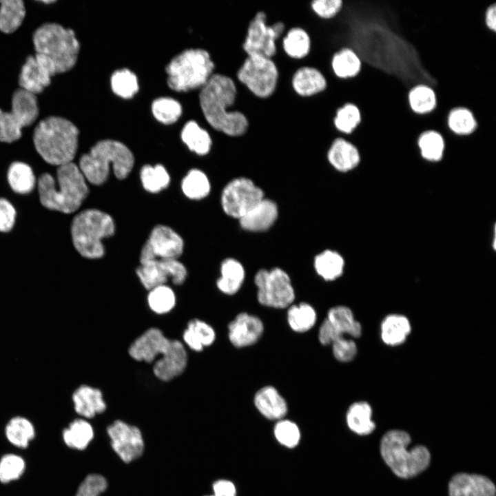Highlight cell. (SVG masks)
<instances>
[{"mask_svg":"<svg viewBox=\"0 0 496 496\" xmlns=\"http://www.w3.org/2000/svg\"><path fill=\"white\" fill-rule=\"evenodd\" d=\"M140 180L145 191L156 194L169 186L170 176L166 168L161 164L154 166L145 165L140 170Z\"/></svg>","mask_w":496,"mask_h":496,"instance_id":"43","label":"cell"},{"mask_svg":"<svg viewBox=\"0 0 496 496\" xmlns=\"http://www.w3.org/2000/svg\"><path fill=\"white\" fill-rule=\"evenodd\" d=\"M343 0H312L311 8L320 19L329 20L335 17L342 8Z\"/></svg>","mask_w":496,"mask_h":496,"instance_id":"53","label":"cell"},{"mask_svg":"<svg viewBox=\"0 0 496 496\" xmlns=\"http://www.w3.org/2000/svg\"><path fill=\"white\" fill-rule=\"evenodd\" d=\"M344 337L325 318L322 322L318 334L320 343L323 346L331 345L336 340Z\"/></svg>","mask_w":496,"mask_h":496,"instance_id":"56","label":"cell"},{"mask_svg":"<svg viewBox=\"0 0 496 496\" xmlns=\"http://www.w3.org/2000/svg\"><path fill=\"white\" fill-rule=\"evenodd\" d=\"M313 266L318 275L323 280L333 281L342 275L344 260L336 251L326 249L315 257Z\"/></svg>","mask_w":496,"mask_h":496,"instance_id":"35","label":"cell"},{"mask_svg":"<svg viewBox=\"0 0 496 496\" xmlns=\"http://www.w3.org/2000/svg\"><path fill=\"white\" fill-rule=\"evenodd\" d=\"M25 462L14 454L3 455L0 460V482L8 483L18 479L23 473Z\"/></svg>","mask_w":496,"mask_h":496,"instance_id":"51","label":"cell"},{"mask_svg":"<svg viewBox=\"0 0 496 496\" xmlns=\"http://www.w3.org/2000/svg\"><path fill=\"white\" fill-rule=\"evenodd\" d=\"M291 86L293 91L301 97H311L322 92L327 87V80L317 68L304 66L298 68L293 74Z\"/></svg>","mask_w":496,"mask_h":496,"instance_id":"26","label":"cell"},{"mask_svg":"<svg viewBox=\"0 0 496 496\" xmlns=\"http://www.w3.org/2000/svg\"><path fill=\"white\" fill-rule=\"evenodd\" d=\"M39 113L35 94L21 88L14 91L12 96L11 110L0 109V141L12 143L21 136V130L31 125Z\"/></svg>","mask_w":496,"mask_h":496,"instance_id":"9","label":"cell"},{"mask_svg":"<svg viewBox=\"0 0 496 496\" xmlns=\"http://www.w3.org/2000/svg\"><path fill=\"white\" fill-rule=\"evenodd\" d=\"M58 74L54 63L46 56L35 53L29 55L22 65L19 76L20 88L33 94H40Z\"/></svg>","mask_w":496,"mask_h":496,"instance_id":"16","label":"cell"},{"mask_svg":"<svg viewBox=\"0 0 496 496\" xmlns=\"http://www.w3.org/2000/svg\"><path fill=\"white\" fill-rule=\"evenodd\" d=\"M134 165V156L123 143L112 139L97 142L87 154L79 159V167L90 183L101 185L105 183L110 168L119 180L126 178Z\"/></svg>","mask_w":496,"mask_h":496,"instance_id":"3","label":"cell"},{"mask_svg":"<svg viewBox=\"0 0 496 496\" xmlns=\"http://www.w3.org/2000/svg\"><path fill=\"white\" fill-rule=\"evenodd\" d=\"M326 318L343 336L357 338L361 336L362 325L354 317L352 310L347 306L337 305L330 308Z\"/></svg>","mask_w":496,"mask_h":496,"instance_id":"30","label":"cell"},{"mask_svg":"<svg viewBox=\"0 0 496 496\" xmlns=\"http://www.w3.org/2000/svg\"><path fill=\"white\" fill-rule=\"evenodd\" d=\"M214 70L215 64L207 50H186L174 57L167 65V84L178 92L200 89Z\"/></svg>","mask_w":496,"mask_h":496,"instance_id":"8","label":"cell"},{"mask_svg":"<svg viewBox=\"0 0 496 496\" xmlns=\"http://www.w3.org/2000/svg\"><path fill=\"white\" fill-rule=\"evenodd\" d=\"M183 249L184 241L175 230L158 225L152 229L141 250L140 264L154 260L178 259Z\"/></svg>","mask_w":496,"mask_h":496,"instance_id":"14","label":"cell"},{"mask_svg":"<svg viewBox=\"0 0 496 496\" xmlns=\"http://www.w3.org/2000/svg\"><path fill=\"white\" fill-rule=\"evenodd\" d=\"M228 338L236 348H244L256 344L263 334L262 320L253 314L241 312L228 324Z\"/></svg>","mask_w":496,"mask_h":496,"instance_id":"20","label":"cell"},{"mask_svg":"<svg viewBox=\"0 0 496 496\" xmlns=\"http://www.w3.org/2000/svg\"><path fill=\"white\" fill-rule=\"evenodd\" d=\"M220 270V276L216 280L217 288L225 295L236 294L245 280V271L243 265L238 260L228 258L221 262Z\"/></svg>","mask_w":496,"mask_h":496,"instance_id":"29","label":"cell"},{"mask_svg":"<svg viewBox=\"0 0 496 496\" xmlns=\"http://www.w3.org/2000/svg\"><path fill=\"white\" fill-rule=\"evenodd\" d=\"M408 102L411 110L417 114L431 112L436 107L437 99L434 90L424 84L413 86L408 92Z\"/></svg>","mask_w":496,"mask_h":496,"instance_id":"44","label":"cell"},{"mask_svg":"<svg viewBox=\"0 0 496 496\" xmlns=\"http://www.w3.org/2000/svg\"><path fill=\"white\" fill-rule=\"evenodd\" d=\"M446 123L453 134L462 136L471 134L477 127L473 114L464 107L452 109L448 114Z\"/></svg>","mask_w":496,"mask_h":496,"instance_id":"46","label":"cell"},{"mask_svg":"<svg viewBox=\"0 0 496 496\" xmlns=\"http://www.w3.org/2000/svg\"><path fill=\"white\" fill-rule=\"evenodd\" d=\"M107 432L113 449L125 463L142 455L144 442L141 432L136 426L117 420L108 426Z\"/></svg>","mask_w":496,"mask_h":496,"instance_id":"17","label":"cell"},{"mask_svg":"<svg viewBox=\"0 0 496 496\" xmlns=\"http://www.w3.org/2000/svg\"><path fill=\"white\" fill-rule=\"evenodd\" d=\"M171 342L159 328L150 327L131 343L128 354L137 362L150 364L167 351Z\"/></svg>","mask_w":496,"mask_h":496,"instance_id":"18","label":"cell"},{"mask_svg":"<svg viewBox=\"0 0 496 496\" xmlns=\"http://www.w3.org/2000/svg\"><path fill=\"white\" fill-rule=\"evenodd\" d=\"M361 114L354 104L348 103L339 107L333 118V125L338 132L349 135L359 125Z\"/></svg>","mask_w":496,"mask_h":496,"instance_id":"47","label":"cell"},{"mask_svg":"<svg viewBox=\"0 0 496 496\" xmlns=\"http://www.w3.org/2000/svg\"><path fill=\"white\" fill-rule=\"evenodd\" d=\"M5 433L8 441L15 446L26 448L34 437L32 423L22 416L12 417L7 423Z\"/></svg>","mask_w":496,"mask_h":496,"instance_id":"41","label":"cell"},{"mask_svg":"<svg viewBox=\"0 0 496 496\" xmlns=\"http://www.w3.org/2000/svg\"><path fill=\"white\" fill-rule=\"evenodd\" d=\"M278 216L277 204L265 197L238 220L243 229L251 232H261L273 226Z\"/></svg>","mask_w":496,"mask_h":496,"instance_id":"22","label":"cell"},{"mask_svg":"<svg viewBox=\"0 0 496 496\" xmlns=\"http://www.w3.org/2000/svg\"><path fill=\"white\" fill-rule=\"evenodd\" d=\"M57 183L49 174L38 182L40 202L45 207L64 214L76 211L89 194L86 179L79 166L71 162L59 166Z\"/></svg>","mask_w":496,"mask_h":496,"instance_id":"2","label":"cell"},{"mask_svg":"<svg viewBox=\"0 0 496 496\" xmlns=\"http://www.w3.org/2000/svg\"><path fill=\"white\" fill-rule=\"evenodd\" d=\"M111 86L113 92L124 98H132L138 90L136 76L128 69L115 71L111 77Z\"/></svg>","mask_w":496,"mask_h":496,"instance_id":"48","label":"cell"},{"mask_svg":"<svg viewBox=\"0 0 496 496\" xmlns=\"http://www.w3.org/2000/svg\"><path fill=\"white\" fill-rule=\"evenodd\" d=\"M326 158L335 169L349 172L358 166L362 156L353 143L340 136L331 142L327 151Z\"/></svg>","mask_w":496,"mask_h":496,"instance_id":"23","label":"cell"},{"mask_svg":"<svg viewBox=\"0 0 496 496\" xmlns=\"http://www.w3.org/2000/svg\"><path fill=\"white\" fill-rule=\"evenodd\" d=\"M152 111L154 117L165 124L174 123L180 116L182 107L176 100L169 97H161L154 101Z\"/></svg>","mask_w":496,"mask_h":496,"instance_id":"49","label":"cell"},{"mask_svg":"<svg viewBox=\"0 0 496 496\" xmlns=\"http://www.w3.org/2000/svg\"><path fill=\"white\" fill-rule=\"evenodd\" d=\"M79 130L70 121L51 116L41 120L33 133L36 150L49 164L72 162L78 147Z\"/></svg>","mask_w":496,"mask_h":496,"instance_id":"4","label":"cell"},{"mask_svg":"<svg viewBox=\"0 0 496 496\" xmlns=\"http://www.w3.org/2000/svg\"><path fill=\"white\" fill-rule=\"evenodd\" d=\"M335 359L340 362L352 361L358 353V347L354 340L342 337L331 344Z\"/></svg>","mask_w":496,"mask_h":496,"instance_id":"52","label":"cell"},{"mask_svg":"<svg viewBox=\"0 0 496 496\" xmlns=\"http://www.w3.org/2000/svg\"><path fill=\"white\" fill-rule=\"evenodd\" d=\"M411 331V324L404 315L392 313L387 315L380 325V337L382 342L391 347L403 344Z\"/></svg>","mask_w":496,"mask_h":496,"instance_id":"28","label":"cell"},{"mask_svg":"<svg viewBox=\"0 0 496 496\" xmlns=\"http://www.w3.org/2000/svg\"><path fill=\"white\" fill-rule=\"evenodd\" d=\"M32 41L36 53L48 57L58 74L68 72L76 64L80 44L73 30L56 23H45L34 32Z\"/></svg>","mask_w":496,"mask_h":496,"instance_id":"7","label":"cell"},{"mask_svg":"<svg viewBox=\"0 0 496 496\" xmlns=\"http://www.w3.org/2000/svg\"><path fill=\"white\" fill-rule=\"evenodd\" d=\"M484 23L489 30L496 32V2L491 3L486 9Z\"/></svg>","mask_w":496,"mask_h":496,"instance_id":"58","label":"cell"},{"mask_svg":"<svg viewBox=\"0 0 496 496\" xmlns=\"http://www.w3.org/2000/svg\"><path fill=\"white\" fill-rule=\"evenodd\" d=\"M8 180L13 191L19 194L30 193L36 182L32 168L21 162L11 164L8 172Z\"/></svg>","mask_w":496,"mask_h":496,"instance_id":"45","label":"cell"},{"mask_svg":"<svg viewBox=\"0 0 496 496\" xmlns=\"http://www.w3.org/2000/svg\"><path fill=\"white\" fill-rule=\"evenodd\" d=\"M181 189L187 198L200 200L210 193L211 184L204 172L198 169H192L183 178Z\"/></svg>","mask_w":496,"mask_h":496,"instance_id":"40","label":"cell"},{"mask_svg":"<svg viewBox=\"0 0 496 496\" xmlns=\"http://www.w3.org/2000/svg\"><path fill=\"white\" fill-rule=\"evenodd\" d=\"M188 354L185 344L178 340L172 339L169 348L153 364L154 376L163 382H169L186 370Z\"/></svg>","mask_w":496,"mask_h":496,"instance_id":"19","label":"cell"},{"mask_svg":"<svg viewBox=\"0 0 496 496\" xmlns=\"http://www.w3.org/2000/svg\"><path fill=\"white\" fill-rule=\"evenodd\" d=\"M346 421L351 431L360 435H369L375 428L372 420L371 406L364 401L355 402L349 407Z\"/></svg>","mask_w":496,"mask_h":496,"instance_id":"31","label":"cell"},{"mask_svg":"<svg viewBox=\"0 0 496 496\" xmlns=\"http://www.w3.org/2000/svg\"><path fill=\"white\" fill-rule=\"evenodd\" d=\"M147 303L154 313L167 314L175 307L176 296L174 289L167 284L158 285L148 291Z\"/></svg>","mask_w":496,"mask_h":496,"instance_id":"42","label":"cell"},{"mask_svg":"<svg viewBox=\"0 0 496 496\" xmlns=\"http://www.w3.org/2000/svg\"><path fill=\"white\" fill-rule=\"evenodd\" d=\"M236 79L255 96L266 99L274 92L278 70L272 59L259 55L247 56L236 72Z\"/></svg>","mask_w":496,"mask_h":496,"instance_id":"11","label":"cell"},{"mask_svg":"<svg viewBox=\"0 0 496 496\" xmlns=\"http://www.w3.org/2000/svg\"><path fill=\"white\" fill-rule=\"evenodd\" d=\"M237 90L234 81L224 74L214 73L200 89L199 103L210 128L229 136L243 135L248 122L243 114L231 111Z\"/></svg>","mask_w":496,"mask_h":496,"instance_id":"1","label":"cell"},{"mask_svg":"<svg viewBox=\"0 0 496 496\" xmlns=\"http://www.w3.org/2000/svg\"><path fill=\"white\" fill-rule=\"evenodd\" d=\"M136 273L141 285L149 291L166 284L169 279L174 285H181L187 278V270L178 259H164L140 264Z\"/></svg>","mask_w":496,"mask_h":496,"instance_id":"15","label":"cell"},{"mask_svg":"<svg viewBox=\"0 0 496 496\" xmlns=\"http://www.w3.org/2000/svg\"><path fill=\"white\" fill-rule=\"evenodd\" d=\"M181 139L188 148L198 155L209 153L213 145L209 131L201 127L195 121L187 123L181 132Z\"/></svg>","mask_w":496,"mask_h":496,"instance_id":"32","label":"cell"},{"mask_svg":"<svg viewBox=\"0 0 496 496\" xmlns=\"http://www.w3.org/2000/svg\"><path fill=\"white\" fill-rule=\"evenodd\" d=\"M265 198L262 189L246 177L230 180L223 188L220 203L224 212L239 220Z\"/></svg>","mask_w":496,"mask_h":496,"instance_id":"13","label":"cell"},{"mask_svg":"<svg viewBox=\"0 0 496 496\" xmlns=\"http://www.w3.org/2000/svg\"><path fill=\"white\" fill-rule=\"evenodd\" d=\"M281 44L287 56L292 59L300 60L309 54L311 39L305 30L294 27L287 31L282 38Z\"/></svg>","mask_w":496,"mask_h":496,"instance_id":"34","label":"cell"},{"mask_svg":"<svg viewBox=\"0 0 496 496\" xmlns=\"http://www.w3.org/2000/svg\"><path fill=\"white\" fill-rule=\"evenodd\" d=\"M215 496H236V490L234 484L225 479L216 481L213 485Z\"/></svg>","mask_w":496,"mask_h":496,"instance_id":"57","label":"cell"},{"mask_svg":"<svg viewBox=\"0 0 496 496\" xmlns=\"http://www.w3.org/2000/svg\"><path fill=\"white\" fill-rule=\"evenodd\" d=\"M25 16L23 1L0 0V31L2 32H14L22 24Z\"/></svg>","mask_w":496,"mask_h":496,"instance_id":"37","label":"cell"},{"mask_svg":"<svg viewBox=\"0 0 496 496\" xmlns=\"http://www.w3.org/2000/svg\"><path fill=\"white\" fill-rule=\"evenodd\" d=\"M257 289L256 298L262 306L273 309H285L296 298L294 288L289 274L279 267L258 270L254 276Z\"/></svg>","mask_w":496,"mask_h":496,"instance_id":"10","label":"cell"},{"mask_svg":"<svg viewBox=\"0 0 496 496\" xmlns=\"http://www.w3.org/2000/svg\"><path fill=\"white\" fill-rule=\"evenodd\" d=\"M411 439L401 430L386 432L380 442L381 455L391 470L400 478H411L428 466L431 454L423 445L409 448Z\"/></svg>","mask_w":496,"mask_h":496,"instance_id":"5","label":"cell"},{"mask_svg":"<svg viewBox=\"0 0 496 496\" xmlns=\"http://www.w3.org/2000/svg\"><path fill=\"white\" fill-rule=\"evenodd\" d=\"M254 403L260 413L269 420L283 419L288 411L287 401L271 385L259 389L254 395Z\"/></svg>","mask_w":496,"mask_h":496,"instance_id":"25","label":"cell"},{"mask_svg":"<svg viewBox=\"0 0 496 496\" xmlns=\"http://www.w3.org/2000/svg\"><path fill=\"white\" fill-rule=\"evenodd\" d=\"M211 496H215V495H211Z\"/></svg>","mask_w":496,"mask_h":496,"instance_id":"60","label":"cell"},{"mask_svg":"<svg viewBox=\"0 0 496 496\" xmlns=\"http://www.w3.org/2000/svg\"><path fill=\"white\" fill-rule=\"evenodd\" d=\"M72 400L76 413L87 419L103 413L107 407L101 390L85 384L74 390Z\"/></svg>","mask_w":496,"mask_h":496,"instance_id":"24","label":"cell"},{"mask_svg":"<svg viewBox=\"0 0 496 496\" xmlns=\"http://www.w3.org/2000/svg\"><path fill=\"white\" fill-rule=\"evenodd\" d=\"M94 437L91 424L83 418L73 420L63 431V439L65 444L72 448L85 449Z\"/></svg>","mask_w":496,"mask_h":496,"instance_id":"39","label":"cell"},{"mask_svg":"<svg viewBox=\"0 0 496 496\" xmlns=\"http://www.w3.org/2000/svg\"><path fill=\"white\" fill-rule=\"evenodd\" d=\"M358 55L349 48H343L335 52L331 60V68L339 79H347L357 76L362 68Z\"/></svg>","mask_w":496,"mask_h":496,"instance_id":"33","label":"cell"},{"mask_svg":"<svg viewBox=\"0 0 496 496\" xmlns=\"http://www.w3.org/2000/svg\"><path fill=\"white\" fill-rule=\"evenodd\" d=\"M15 217L16 211L12 204L4 198H0V231L8 232L11 230Z\"/></svg>","mask_w":496,"mask_h":496,"instance_id":"55","label":"cell"},{"mask_svg":"<svg viewBox=\"0 0 496 496\" xmlns=\"http://www.w3.org/2000/svg\"><path fill=\"white\" fill-rule=\"evenodd\" d=\"M449 496H495V486L487 477L457 473L448 484Z\"/></svg>","mask_w":496,"mask_h":496,"instance_id":"21","label":"cell"},{"mask_svg":"<svg viewBox=\"0 0 496 496\" xmlns=\"http://www.w3.org/2000/svg\"><path fill=\"white\" fill-rule=\"evenodd\" d=\"M287 29L282 22L267 25L266 15L258 12L251 20L242 48L247 56L259 55L272 59L276 53V41L283 37Z\"/></svg>","mask_w":496,"mask_h":496,"instance_id":"12","label":"cell"},{"mask_svg":"<svg viewBox=\"0 0 496 496\" xmlns=\"http://www.w3.org/2000/svg\"><path fill=\"white\" fill-rule=\"evenodd\" d=\"M115 223L107 213L87 209L78 214L71 225L72 240L81 256L99 259L105 254L103 240L114 234Z\"/></svg>","mask_w":496,"mask_h":496,"instance_id":"6","label":"cell"},{"mask_svg":"<svg viewBox=\"0 0 496 496\" xmlns=\"http://www.w3.org/2000/svg\"><path fill=\"white\" fill-rule=\"evenodd\" d=\"M420 156L425 161L438 162L442 160L445 152V141L442 135L435 130L422 132L417 140Z\"/></svg>","mask_w":496,"mask_h":496,"instance_id":"38","label":"cell"},{"mask_svg":"<svg viewBox=\"0 0 496 496\" xmlns=\"http://www.w3.org/2000/svg\"><path fill=\"white\" fill-rule=\"evenodd\" d=\"M287 320L291 329L296 333L311 330L316 323L317 313L310 304L300 302L287 308Z\"/></svg>","mask_w":496,"mask_h":496,"instance_id":"36","label":"cell"},{"mask_svg":"<svg viewBox=\"0 0 496 496\" xmlns=\"http://www.w3.org/2000/svg\"><path fill=\"white\" fill-rule=\"evenodd\" d=\"M273 432L276 440L286 447H295L300 441L299 428L289 420H279L275 425Z\"/></svg>","mask_w":496,"mask_h":496,"instance_id":"50","label":"cell"},{"mask_svg":"<svg viewBox=\"0 0 496 496\" xmlns=\"http://www.w3.org/2000/svg\"><path fill=\"white\" fill-rule=\"evenodd\" d=\"M184 344L196 352H201L216 340L214 329L207 322L198 318L190 320L183 333Z\"/></svg>","mask_w":496,"mask_h":496,"instance_id":"27","label":"cell"},{"mask_svg":"<svg viewBox=\"0 0 496 496\" xmlns=\"http://www.w3.org/2000/svg\"><path fill=\"white\" fill-rule=\"evenodd\" d=\"M41 2L45 3H54V1H41Z\"/></svg>","mask_w":496,"mask_h":496,"instance_id":"59","label":"cell"},{"mask_svg":"<svg viewBox=\"0 0 496 496\" xmlns=\"http://www.w3.org/2000/svg\"><path fill=\"white\" fill-rule=\"evenodd\" d=\"M107 486V481L102 475L91 474L80 484L75 496H99Z\"/></svg>","mask_w":496,"mask_h":496,"instance_id":"54","label":"cell"}]
</instances>
